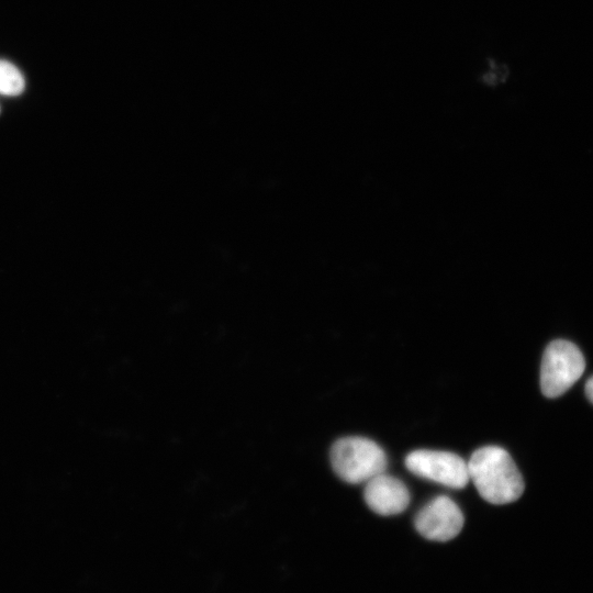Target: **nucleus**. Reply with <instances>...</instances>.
Returning a JSON list of instances; mask_svg holds the SVG:
<instances>
[{
    "mask_svg": "<svg viewBox=\"0 0 593 593\" xmlns=\"http://www.w3.org/2000/svg\"><path fill=\"white\" fill-rule=\"evenodd\" d=\"M467 466L469 479L486 502L502 505L522 496L524 479L504 448L481 447L471 455Z\"/></svg>",
    "mask_w": 593,
    "mask_h": 593,
    "instance_id": "obj_1",
    "label": "nucleus"
},
{
    "mask_svg": "<svg viewBox=\"0 0 593 593\" xmlns=\"http://www.w3.org/2000/svg\"><path fill=\"white\" fill-rule=\"evenodd\" d=\"M331 462L342 480L356 484L383 473L388 459L383 449L373 440L350 436L334 443Z\"/></svg>",
    "mask_w": 593,
    "mask_h": 593,
    "instance_id": "obj_2",
    "label": "nucleus"
},
{
    "mask_svg": "<svg viewBox=\"0 0 593 593\" xmlns=\"http://www.w3.org/2000/svg\"><path fill=\"white\" fill-rule=\"evenodd\" d=\"M585 359L571 342L556 339L545 349L540 367V389L547 398L567 392L582 376Z\"/></svg>",
    "mask_w": 593,
    "mask_h": 593,
    "instance_id": "obj_3",
    "label": "nucleus"
},
{
    "mask_svg": "<svg viewBox=\"0 0 593 593\" xmlns=\"http://www.w3.org/2000/svg\"><path fill=\"white\" fill-rule=\"evenodd\" d=\"M405 467L421 478L452 489H462L470 480L467 462L449 451L414 450L405 457Z\"/></svg>",
    "mask_w": 593,
    "mask_h": 593,
    "instance_id": "obj_4",
    "label": "nucleus"
},
{
    "mask_svg": "<svg viewBox=\"0 0 593 593\" xmlns=\"http://www.w3.org/2000/svg\"><path fill=\"white\" fill-rule=\"evenodd\" d=\"M465 517L448 496L439 495L422 507L415 516L416 530L426 539L448 541L461 532Z\"/></svg>",
    "mask_w": 593,
    "mask_h": 593,
    "instance_id": "obj_5",
    "label": "nucleus"
},
{
    "mask_svg": "<svg viewBox=\"0 0 593 593\" xmlns=\"http://www.w3.org/2000/svg\"><path fill=\"white\" fill-rule=\"evenodd\" d=\"M363 497L367 505L382 516L402 513L411 500L406 485L398 478L384 472L367 481Z\"/></svg>",
    "mask_w": 593,
    "mask_h": 593,
    "instance_id": "obj_6",
    "label": "nucleus"
},
{
    "mask_svg": "<svg viewBox=\"0 0 593 593\" xmlns=\"http://www.w3.org/2000/svg\"><path fill=\"white\" fill-rule=\"evenodd\" d=\"M24 87L20 70L10 61L0 59V94L15 97L22 93Z\"/></svg>",
    "mask_w": 593,
    "mask_h": 593,
    "instance_id": "obj_7",
    "label": "nucleus"
},
{
    "mask_svg": "<svg viewBox=\"0 0 593 593\" xmlns=\"http://www.w3.org/2000/svg\"><path fill=\"white\" fill-rule=\"evenodd\" d=\"M585 394L588 399L593 403V376L585 383Z\"/></svg>",
    "mask_w": 593,
    "mask_h": 593,
    "instance_id": "obj_8",
    "label": "nucleus"
}]
</instances>
